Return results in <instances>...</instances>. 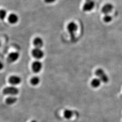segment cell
Wrapping results in <instances>:
<instances>
[{
    "mask_svg": "<svg viewBox=\"0 0 122 122\" xmlns=\"http://www.w3.org/2000/svg\"><path fill=\"white\" fill-rule=\"evenodd\" d=\"M95 74L103 82L106 83L109 81L108 77L103 69L101 68L97 69L95 72Z\"/></svg>",
    "mask_w": 122,
    "mask_h": 122,
    "instance_id": "6da1fadb",
    "label": "cell"
},
{
    "mask_svg": "<svg viewBox=\"0 0 122 122\" xmlns=\"http://www.w3.org/2000/svg\"><path fill=\"white\" fill-rule=\"evenodd\" d=\"M19 92V89L14 86H10L5 88L3 93L5 95L15 96L17 95Z\"/></svg>",
    "mask_w": 122,
    "mask_h": 122,
    "instance_id": "7a4b0ae2",
    "label": "cell"
},
{
    "mask_svg": "<svg viewBox=\"0 0 122 122\" xmlns=\"http://www.w3.org/2000/svg\"><path fill=\"white\" fill-rule=\"evenodd\" d=\"M78 26L74 22H71L68 24L67 26V29L70 33L71 38L74 39L75 38L74 33L77 30Z\"/></svg>",
    "mask_w": 122,
    "mask_h": 122,
    "instance_id": "3957f363",
    "label": "cell"
},
{
    "mask_svg": "<svg viewBox=\"0 0 122 122\" xmlns=\"http://www.w3.org/2000/svg\"><path fill=\"white\" fill-rule=\"evenodd\" d=\"M32 54L33 57L38 59H40L43 58L44 57V52L41 48H34L32 50Z\"/></svg>",
    "mask_w": 122,
    "mask_h": 122,
    "instance_id": "277c9868",
    "label": "cell"
},
{
    "mask_svg": "<svg viewBox=\"0 0 122 122\" xmlns=\"http://www.w3.org/2000/svg\"><path fill=\"white\" fill-rule=\"evenodd\" d=\"M43 67V64L41 62L39 61H34L32 65V68L33 71L35 73H38L41 71Z\"/></svg>",
    "mask_w": 122,
    "mask_h": 122,
    "instance_id": "5b68a950",
    "label": "cell"
},
{
    "mask_svg": "<svg viewBox=\"0 0 122 122\" xmlns=\"http://www.w3.org/2000/svg\"><path fill=\"white\" fill-rule=\"evenodd\" d=\"M95 2L93 0L87 1L83 5V10L86 12L90 11L95 7Z\"/></svg>",
    "mask_w": 122,
    "mask_h": 122,
    "instance_id": "8992f818",
    "label": "cell"
},
{
    "mask_svg": "<svg viewBox=\"0 0 122 122\" xmlns=\"http://www.w3.org/2000/svg\"><path fill=\"white\" fill-rule=\"evenodd\" d=\"M10 83L13 86L17 85L21 82V79L17 76H12L9 79Z\"/></svg>",
    "mask_w": 122,
    "mask_h": 122,
    "instance_id": "52a82bcc",
    "label": "cell"
},
{
    "mask_svg": "<svg viewBox=\"0 0 122 122\" xmlns=\"http://www.w3.org/2000/svg\"><path fill=\"white\" fill-rule=\"evenodd\" d=\"M20 57L19 53L17 52H12L10 53L7 58V60L9 62L12 63L15 62L19 59Z\"/></svg>",
    "mask_w": 122,
    "mask_h": 122,
    "instance_id": "ba28073f",
    "label": "cell"
},
{
    "mask_svg": "<svg viewBox=\"0 0 122 122\" xmlns=\"http://www.w3.org/2000/svg\"><path fill=\"white\" fill-rule=\"evenodd\" d=\"M113 5L110 3H107L105 4L102 8V13L105 14V15H108L110 13L113 9Z\"/></svg>",
    "mask_w": 122,
    "mask_h": 122,
    "instance_id": "9c48e42d",
    "label": "cell"
},
{
    "mask_svg": "<svg viewBox=\"0 0 122 122\" xmlns=\"http://www.w3.org/2000/svg\"><path fill=\"white\" fill-rule=\"evenodd\" d=\"M34 45L36 48H41L44 45V41L41 38L37 37L34 40Z\"/></svg>",
    "mask_w": 122,
    "mask_h": 122,
    "instance_id": "30bf717a",
    "label": "cell"
},
{
    "mask_svg": "<svg viewBox=\"0 0 122 122\" xmlns=\"http://www.w3.org/2000/svg\"><path fill=\"white\" fill-rule=\"evenodd\" d=\"M18 19L19 18L17 15L15 14H10L8 17V20L9 22L12 24H14L17 23L18 21Z\"/></svg>",
    "mask_w": 122,
    "mask_h": 122,
    "instance_id": "8fae6325",
    "label": "cell"
},
{
    "mask_svg": "<svg viewBox=\"0 0 122 122\" xmlns=\"http://www.w3.org/2000/svg\"><path fill=\"white\" fill-rule=\"evenodd\" d=\"M73 115V112L70 109H66L63 112L64 117L66 119H70L72 117Z\"/></svg>",
    "mask_w": 122,
    "mask_h": 122,
    "instance_id": "7c38bea8",
    "label": "cell"
},
{
    "mask_svg": "<svg viewBox=\"0 0 122 122\" xmlns=\"http://www.w3.org/2000/svg\"><path fill=\"white\" fill-rule=\"evenodd\" d=\"M101 81L99 78L93 79L91 82L92 86L93 88H96L100 86Z\"/></svg>",
    "mask_w": 122,
    "mask_h": 122,
    "instance_id": "4fadbf2b",
    "label": "cell"
},
{
    "mask_svg": "<svg viewBox=\"0 0 122 122\" xmlns=\"http://www.w3.org/2000/svg\"><path fill=\"white\" fill-rule=\"evenodd\" d=\"M17 100V99L16 97L14 96H10L6 99L5 102L7 105H11L15 104Z\"/></svg>",
    "mask_w": 122,
    "mask_h": 122,
    "instance_id": "5bb4252c",
    "label": "cell"
},
{
    "mask_svg": "<svg viewBox=\"0 0 122 122\" xmlns=\"http://www.w3.org/2000/svg\"><path fill=\"white\" fill-rule=\"evenodd\" d=\"M40 80L39 77L38 76H34L31 79L30 82L32 85L33 86H37L40 82Z\"/></svg>",
    "mask_w": 122,
    "mask_h": 122,
    "instance_id": "9a60e30c",
    "label": "cell"
},
{
    "mask_svg": "<svg viewBox=\"0 0 122 122\" xmlns=\"http://www.w3.org/2000/svg\"><path fill=\"white\" fill-rule=\"evenodd\" d=\"M103 20L105 23H109L112 20V17L109 14L105 15L104 17Z\"/></svg>",
    "mask_w": 122,
    "mask_h": 122,
    "instance_id": "2e32d148",
    "label": "cell"
},
{
    "mask_svg": "<svg viewBox=\"0 0 122 122\" xmlns=\"http://www.w3.org/2000/svg\"><path fill=\"white\" fill-rule=\"evenodd\" d=\"M7 12L5 10H0V19L3 20L6 16Z\"/></svg>",
    "mask_w": 122,
    "mask_h": 122,
    "instance_id": "e0dca14e",
    "label": "cell"
},
{
    "mask_svg": "<svg viewBox=\"0 0 122 122\" xmlns=\"http://www.w3.org/2000/svg\"><path fill=\"white\" fill-rule=\"evenodd\" d=\"M56 0H45V2L48 3H52L54 2Z\"/></svg>",
    "mask_w": 122,
    "mask_h": 122,
    "instance_id": "ac0fdd59",
    "label": "cell"
},
{
    "mask_svg": "<svg viewBox=\"0 0 122 122\" xmlns=\"http://www.w3.org/2000/svg\"><path fill=\"white\" fill-rule=\"evenodd\" d=\"M4 68V64L1 61H0V70H1Z\"/></svg>",
    "mask_w": 122,
    "mask_h": 122,
    "instance_id": "d6986e66",
    "label": "cell"
},
{
    "mask_svg": "<svg viewBox=\"0 0 122 122\" xmlns=\"http://www.w3.org/2000/svg\"><path fill=\"white\" fill-rule=\"evenodd\" d=\"M31 122H37L36 120H32V121Z\"/></svg>",
    "mask_w": 122,
    "mask_h": 122,
    "instance_id": "ffe728a7",
    "label": "cell"
},
{
    "mask_svg": "<svg viewBox=\"0 0 122 122\" xmlns=\"http://www.w3.org/2000/svg\"><path fill=\"white\" fill-rule=\"evenodd\" d=\"M91 0H86V1H91Z\"/></svg>",
    "mask_w": 122,
    "mask_h": 122,
    "instance_id": "44dd1931",
    "label": "cell"
},
{
    "mask_svg": "<svg viewBox=\"0 0 122 122\" xmlns=\"http://www.w3.org/2000/svg\"></svg>",
    "mask_w": 122,
    "mask_h": 122,
    "instance_id": "7402d4cb",
    "label": "cell"
}]
</instances>
